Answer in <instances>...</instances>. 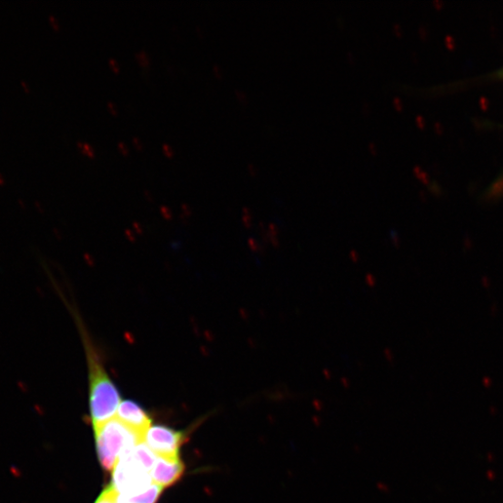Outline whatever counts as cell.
<instances>
[{
	"instance_id": "11",
	"label": "cell",
	"mask_w": 503,
	"mask_h": 503,
	"mask_svg": "<svg viewBox=\"0 0 503 503\" xmlns=\"http://www.w3.org/2000/svg\"><path fill=\"white\" fill-rule=\"evenodd\" d=\"M164 150H165V152L166 153V155H167L168 157H172V156H173L174 152H173V150H172V148H171V146H170L169 145L165 144V145H164Z\"/></svg>"
},
{
	"instance_id": "13",
	"label": "cell",
	"mask_w": 503,
	"mask_h": 503,
	"mask_svg": "<svg viewBox=\"0 0 503 503\" xmlns=\"http://www.w3.org/2000/svg\"><path fill=\"white\" fill-rule=\"evenodd\" d=\"M109 63L110 65L113 66V68L116 70V71H118L119 70V65L117 62H116L115 60L113 59H110L109 60Z\"/></svg>"
},
{
	"instance_id": "4",
	"label": "cell",
	"mask_w": 503,
	"mask_h": 503,
	"mask_svg": "<svg viewBox=\"0 0 503 503\" xmlns=\"http://www.w3.org/2000/svg\"><path fill=\"white\" fill-rule=\"evenodd\" d=\"M185 437L182 432H177L164 427V425H156L146 432L144 443L157 457L178 458Z\"/></svg>"
},
{
	"instance_id": "8",
	"label": "cell",
	"mask_w": 503,
	"mask_h": 503,
	"mask_svg": "<svg viewBox=\"0 0 503 503\" xmlns=\"http://www.w3.org/2000/svg\"><path fill=\"white\" fill-rule=\"evenodd\" d=\"M77 146L81 147V149L88 155L90 157L95 156V151L94 149L88 145V144H83L81 142L77 143Z\"/></svg>"
},
{
	"instance_id": "9",
	"label": "cell",
	"mask_w": 503,
	"mask_h": 503,
	"mask_svg": "<svg viewBox=\"0 0 503 503\" xmlns=\"http://www.w3.org/2000/svg\"><path fill=\"white\" fill-rule=\"evenodd\" d=\"M17 387L21 393L27 394L29 391L28 385L23 380L17 381Z\"/></svg>"
},
{
	"instance_id": "18",
	"label": "cell",
	"mask_w": 503,
	"mask_h": 503,
	"mask_svg": "<svg viewBox=\"0 0 503 503\" xmlns=\"http://www.w3.org/2000/svg\"><path fill=\"white\" fill-rule=\"evenodd\" d=\"M18 202H19V205L21 206V207H22L23 209H25V206L24 205V201L19 200Z\"/></svg>"
},
{
	"instance_id": "6",
	"label": "cell",
	"mask_w": 503,
	"mask_h": 503,
	"mask_svg": "<svg viewBox=\"0 0 503 503\" xmlns=\"http://www.w3.org/2000/svg\"><path fill=\"white\" fill-rule=\"evenodd\" d=\"M184 472L185 466L180 458L157 457L151 471V478L155 485L165 488L175 485L182 478Z\"/></svg>"
},
{
	"instance_id": "1",
	"label": "cell",
	"mask_w": 503,
	"mask_h": 503,
	"mask_svg": "<svg viewBox=\"0 0 503 503\" xmlns=\"http://www.w3.org/2000/svg\"><path fill=\"white\" fill-rule=\"evenodd\" d=\"M77 331H79L86 354L88 383L89 405L93 425H98L114 417L121 405V395L111 378L101 349L90 332L79 309L61 293Z\"/></svg>"
},
{
	"instance_id": "16",
	"label": "cell",
	"mask_w": 503,
	"mask_h": 503,
	"mask_svg": "<svg viewBox=\"0 0 503 503\" xmlns=\"http://www.w3.org/2000/svg\"><path fill=\"white\" fill-rule=\"evenodd\" d=\"M6 184V180L5 178V176L0 174V186H5Z\"/></svg>"
},
{
	"instance_id": "15",
	"label": "cell",
	"mask_w": 503,
	"mask_h": 503,
	"mask_svg": "<svg viewBox=\"0 0 503 503\" xmlns=\"http://www.w3.org/2000/svg\"><path fill=\"white\" fill-rule=\"evenodd\" d=\"M21 85H22V86L25 88V90L26 92H30V87H29V86H28L25 81H22V82H21Z\"/></svg>"
},
{
	"instance_id": "19",
	"label": "cell",
	"mask_w": 503,
	"mask_h": 503,
	"mask_svg": "<svg viewBox=\"0 0 503 503\" xmlns=\"http://www.w3.org/2000/svg\"><path fill=\"white\" fill-rule=\"evenodd\" d=\"M500 75L503 76V70L501 71Z\"/></svg>"
},
{
	"instance_id": "10",
	"label": "cell",
	"mask_w": 503,
	"mask_h": 503,
	"mask_svg": "<svg viewBox=\"0 0 503 503\" xmlns=\"http://www.w3.org/2000/svg\"><path fill=\"white\" fill-rule=\"evenodd\" d=\"M10 471H11L12 476L15 478H21L23 477L22 471L19 468H15V467H12Z\"/></svg>"
},
{
	"instance_id": "7",
	"label": "cell",
	"mask_w": 503,
	"mask_h": 503,
	"mask_svg": "<svg viewBox=\"0 0 503 503\" xmlns=\"http://www.w3.org/2000/svg\"><path fill=\"white\" fill-rule=\"evenodd\" d=\"M95 503H132L120 495L110 485L101 493Z\"/></svg>"
},
{
	"instance_id": "12",
	"label": "cell",
	"mask_w": 503,
	"mask_h": 503,
	"mask_svg": "<svg viewBox=\"0 0 503 503\" xmlns=\"http://www.w3.org/2000/svg\"><path fill=\"white\" fill-rule=\"evenodd\" d=\"M49 19L54 25V27L58 30L60 28L57 19L54 15H50Z\"/></svg>"
},
{
	"instance_id": "14",
	"label": "cell",
	"mask_w": 503,
	"mask_h": 503,
	"mask_svg": "<svg viewBox=\"0 0 503 503\" xmlns=\"http://www.w3.org/2000/svg\"><path fill=\"white\" fill-rule=\"evenodd\" d=\"M119 147L121 148V150L125 153V154H127L128 153V148L126 146V145L123 142L119 143Z\"/></svg>"
},
{
	"instance_id": "5",
	"label": "cell",
	"mask_w": 503,
	"mask_h": 503,
	"mask_svg": "<svg viewBox=\"0 0 503 503\" xmlns=\"http://www.w3.org/2000/svg\"><path fill=\"white\" fill-rule=\"evenodd\" d=\"M116 417L136 432L143 440L146 432L151 428V418L146 410L140 405L131 400L121 403Z\"/></svg>"
},
{
	"instance_id": "2",
	"label": "cell",
	"mask_w": 503,
	"mask_h": 503,
	"mask_svg": "<svg viewBox=\"0 0 503 503\" xmlns=\"http://www.w3.org/2000/svg\"><path fill=\"white\" fill-rule=\"evenodd\" d=\"M96 451L102 468L111 472L123 454L144 442L143 438L117 417L96 425Z\"/></svg>"
},
{
	"instance_id": "17",
	"label": "cell",
	"mask_w": 503,
	"mask_h": 503,
	"mask_svg": "<svg viewBox=\"0 0 503 503\" xmlns=\"http://www.w3.org/2000/svg\"><path fill=\"white\" fill-rule=\"evenodd\" d=\"M134 143H135V144H136V145L137 146H139V148H141V147H142V145H141V143H140L139 139H137V138H134Z\"/></svg>"
},
{
	"instance_id": "3",
	"label": "cell",
	"mask_w": 503,
	"mask_h": 503,
	"mask_svg": "<svg viewBox=\"0 0 503 503\" xmlns=\"http://www.w3.org/2000/svg\"><path fill=\"white\" fill-rule=\"evenodd\" d=\"M134 448L126 450L120 458L112 471L110 484L116 491L127 498L141 495L154 485L151 470L135 454Z\"/></svg>"
}]
</instances>
